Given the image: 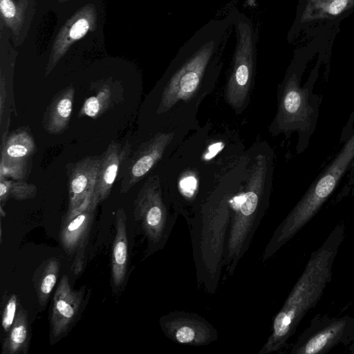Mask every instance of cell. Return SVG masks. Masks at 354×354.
<instances>
[{
  "label": "cell",
  "instance_id": "cell-26",
  "mask_svg": "<svg viewBox=\"0 0 354 354\" xmlns=\"http://www.w3.org/2000/svg\"><path fill=\"white\" fill-rule=\"evenodd\" d=\"M6 82L3 77L1 75V84H0V118L2 119L3 109L6 102Z\"/></svg>",
  "mask_w": 354,
  "mask_h": 354
},
{
  "label": "cell",
  "instance_id": "cell-7",
  "mask_svg": "<svg viewBox=\"0 0 354 354\" xmlns=\"http://www.w3.org/2000/svg\"><path fill=\"white\" fill-rule=\"evenodd\" d=\"M90 290L86 286L75 290L64 274L53 297L49 315V342L53 345L66 336L77 324L88 303Z\"/></svg>",
  "mask_w": 354,
  "mask_h": 354
},
{
  "label": "cell",
  "instance_id": "cell-23",
  "mask_svg": "<svg viewBox=\"0 0 354 354\" xmlns=\"http://www.w3.org/2000/svg\"><path fill=\"white\" fill-rule=\"evenodd\" d=\"M37 192L35 185L0 176V202L3 205L9 198L25 201L33 198Z\"/></svg>",
  "mask_w": 354,
  "mask_h": 354
},
{
  "label": "cell",
  "instance_id": "cell-18",
  "mask_svg": "<svg viewBox=\"0 0 354 354\" xmlns=\"http://www.w3.org/2000/svg\"><path fill=\"white\" fill-rule=\"evenodd\" d=\"M347 321L338 319L313 334L308 338L301 337L290 351L294 354L325 353L342 338Z\"/></svg>",
  "mask_w": 354,
  "mask_h": 354
},
{
  "label": "cell",
  "instance_id": "cell-9",
  "mask_svg": "<svg viewBox=\"0 0 354 354\" xmlns=\"http://www.w3.org/2000/svg\"><path fill=\"white\" fill-rule=\"evenodd\" d=\"M159 325L165 335L181 345L203 346L218 339L216 328L203 317L185 311H171L162 315Z\"/></svg>",
  "mask_w": 354,
  "mask_h": 354
},
{
  "label": "cell",
  "instance_id": "cell-5",
  "mask_svg": "<svg viewBox=\"0 0 354 354\" xmlns=\"http://www.w3.org/2000/svg\"><path fill=\"white\" fill-rule=\"evenodd\" d=\"M234 28L236 43L227 79L225 98L234 109L241 111L249 97L257 63V33L252 20L236 8Z\"/></svg>",
  "mask_w": 354,
  "mask_h": 354
},
{
  "label": "cell",
  "instance_id": "cell-17",
  "mask_svg": "<svg viewBox=\"0 0 354 354\" xmlns=\"http://www.w3.org/2000/svg\"><path fill=\"white\" fill-rule=\"evenodd\" d=\"M75 88L68 86L59 91L44 113L42 127L48 133L58 135L67 128L71 118Z\"/></svg>",
  "mask_w": 354,
  "mask_h": 354
},
{
  "label": "cell",
  "instance_id": "cell-21",
  "mask_svg": "<svg viewBox=\"0 0 354 354\" xmlns=\"http://www.w3.org/2000/svg\"><path fill=\"white\" fill-rule=\"evenodd\" d=\"M60 261L56 257H50L43 261L33 274V285L39 304L45 307L57 283Z\"/></svg>",
  "mask_w": 354,
  "mask_h": 354
},
{
  "label": "cell",
  "instance_id": "cell-14",
  "mask_svg": "<svg viewBox=\"0 0 354 354\" xmlns=\"http://www.w3.org/2000/svg\"><path fill=\"white\" fill-rule=\"evenodd\" d=\"M101 156H86L68 169V212L73 211L92 199Z\"/></svg>",
  "mask_w": 354,
  "mask_h": 354
},
{
  "label": "cell",
  "instance_id": "cell-10",
  "mask_svg": "<svg viewBox=\"0 0 354 354\" xmlns=\"http://www.w3.org/2000/svg\"><path fill=\"white\" fill-rule=\"evenodd\" d=\"M313 112L307 92L299 86L297 75L290 74L281 89L274 122L275 129L279 131L305 130L310 124Z\"/></svg>",
  "mask_w": 354,
  "mask_h": 354
},
{
  "label": "cell",
  "instance_id": "cell-19",
  "mask_svg": "<svg viewBox=\"0 0 354 354\" xmlns=\"http://www.w3.org/2000/svg\"><path fill=\"white\" fill-rule=\"evenodd\" d=\"M95 89V94L84 102L78 113L79 118L88 116L95 120L123 100L122 86L111 79L100 82Z\"/></svg>",
  "mask_w": 354,
  "mask_h": 354
},
{
  "label": "cell",
  "instance_id": "cell-16",
  "mask_svg": "<svg viewBox=\"0 0 354 354\" xmlns=\"http://www.w3.org/2000/svg\"><path fill=\"white\" fill-rule=\"evenodd\" d=\"M127 216L122 207L115 213V232L111 259V285L115 294L122 291L128 271Z\"/></svg>",
  "mask_w": 354,
  "mask_h": 354
},
{
  "label": "cell",
  "instance_id": "cell-12",
  "mask_svg": "<svg viewBox=\"0 0 354 354\" xmlns=\"http://www.w3.org/2000/svg\"><path fill=\"white\" fill-rule=\"evenodd\" d=\"M35 150V142L28 128L20 127L8 136L4 133L1 145L0 176L24 180Z\"/></svg>",
  "mask_w": 354,
  "mask_h": 354
},
{
  "label": "cell",
  "instance_id": "cell-6",
  "mask_svg": "<svg viewBox=\"0 0 354 354\" xmlns=\"http://www.w3.org/2000/svg\"><path fill=\"white\" fill-rule=\"evenodd\" d=\"M179 214L177 209H171L158 177H149L136 195L133 211L147 239L149 254L165 247Z\"/></svg>",
  "mask_w": 354,
  "mask_h": 354
},
{
  "label": "cell",
  "instance_id": "cell-24",
  "mask_svg": "<svg viewBox=\"0 0 354 354\" xmlns=\"http://www.w3.org/2000/svg\"><path fill=\"white\" fill-rule=\"evenodd\" d=\"M15 3L12 0H0L1 15L13 32H18L24 21V8L22 4Z\"/></svg>",
  "mask_w": 354,
  "mask_h": 354
},
{
  "label": "cell",
  "instance_id": "cell-1",
  "mask_svg": "<svg viewBox=\"0 0 354 354\" xmlns=\"http://www.w3.org/2000/svg\"><path fill=\"white\" fill-rule=\"evenodd\" d=\"M234 18L232 8L225 17L207 21L180 46L170 66L158 113L189 99L206 77L219 71Z\"/></svg>",
  "mask_w": 354,
  "mask_h": 354
},
{
  "label": "cell",
  "instance_id": "cell-20",
  "mask_svg": "<svg viewBox=\"0 0 354 354\" xmlns=\"http://www.w3.org/2000/svg\"><path fill=\"white\" fill-rule=\"evenodd\" d=\"M2 344L1 354H27L30 341L28 312L20 308Z\"/></svg>",
  "mask_w": 354,
  "mask_h": 354
},
{
  "label": "cell",
  "instance_id": "cell-25",
  "mask_svg": "<svg viewBox=\"0 0 354 354\" xmlns=\"http://www.w3.org/2000/svg\"><path fill=\"white\" fill-rule=\"evenodd\" d=\"M18 297L15 294L5 292L1 301V325L7 333L12 326L17 313Z\"/></svg>",
  "mask_w": 354,
  "mask_h": 354
},
{
  "label": "cell",
  "instance_id": "cell-3",
  "mask_svg": "<svg viewBox=\"0 0 354 354\" xmlns=\"http://www.w3.org/2000/svg\"><path fill=\"white\" fill-rule=\"evenodd\" d=\"M268 162L265 155H258L247 179L241 200L232 205L227 237L224 268L225 277H231L244 254L268 207L266 178Z\"/></svg>",
  "mask_w": 354,
  "mask_h": 354
},
{
  "label": "cell",
  "instance_id": "cell-4",
  "mask_svg": "<svg viewBox=\"0 0 354 354\" xmlns=\"http://www.w3.org/2000/svg\"><path fill=\"white\" fill-rule=\"evenodd\" d=\"M354 160V133L327 170L308 189L287 216L277 227L263 251L265 262L273 257L315 216L333 192Z\"/></svg>",
  "mask_w": 354,
  "mask_h": 354
},
{
  "label": "cell",
  "instance_id": "cell-11",
  "mask_svg": "<svg viewBox=\"0 0 354 354\" xmlns=\"http://www.w3.org/2000/svg\"><path fill=\"white\" fill-rule=\"evenodd\" d=\"M174 138V133H158L139 147L125 160L119 171L120 192L126 194L140 181L161 159Z\"/></svg>",
  "mask_w": 354,
  "mask_h": 354
},
{
  "label": "cell",
  "instance_id": "cell-22",
  "mask_svg": "<svg viewBox=\"0 0 354 354\" xmlns=\"http://www.w3.org/2000/svg\"><path fill=\"white\" fill-rule=\"evenodd\" d=\"M354 0H308L300 17L301 23L332 19L349 10Z\"/></svg>",
  "mask_w": 354,
  "mask_h": 354
},
{
  "label": "cell",
  "instance_id": "cell-8",
  "mask_svg": "<svg viewBox=\"0 0 354 354\" xmlns=\"http://www.w3.org/2000/svg\"><path fill=\"white\" fill-rule=\"evenodd\" d=\"M92 199L68 212L62 218L59 233L60 244L68 256H74L73 272L80 274L84 265V252L97 208Z\"/></svg>",
  "mask_w": 354,
  "mask_h": 354
},
{
  "label": "cell",
  "instance_id": "cell-15",
  "mask_svg": "<svg viewBox=\"0 0 354 354\" xmlns=\"http://www.w3.org/2000/svg\"><path fill=\"white\" fill-rule=\"evenodd\" d=\"M131 153V147L129 142L122 145L111 140L102 154L100 167L92 195V202L98 205L109 196L112 187L118 176L122 163Z\"/></svg>",
  "mask_w": 354,
  "mask_h": 354
},
{
  "label": "cell",
  "instance_id": "cell-13",
  "mask_svg": "<svg viewBox=\"0 0 354 354\" xmlns=\"http://www.w3.org/2000/svg\"><path fill=\"white\" fill-rule=\"evenodd\" d=\"M97 12L93 4L80 8L62 27L53 44L45 75L50 74L72 44L96 27Z\"/></svg>",
  "mask_w": 354,
  "mask_h": 354
},
{
  "label": "cell",
  "instance_id": "cell-27",
  "mask_svg": "<svg viewBox=\"0 0 354 354\" xmlns=\"http://www.w3.org/2000/svg\"><path fill=\"white\" fill-rule=\"evenodd\" d=\"M60 2H63V1H68V0H59Z\"/></svg>",
  "mask_w": 354,
  "mask_h": 354
},
{
  "label": "cell",
  "instance_id": "cell-2",
  "mask_svg": "<svg viewBox=\"0 0 354 354\" xmlns=\"http://www.w3.org/2000/svg\"><path fill=\"white\" fill-rule=\"evenodd\" d=\"M328 241L311 254L302 274L273 319L271 333L258 354H270L281 349L306 313L321 298L330 280L338 248V243Z\"/></svg>",
  "mask_w": 354,
  "mask_h": 354
}]
</instances>
